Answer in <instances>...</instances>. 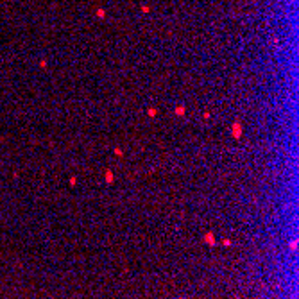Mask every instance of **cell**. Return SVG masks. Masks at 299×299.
<instances>
[{"label":"cell","instance_id":"obj_1","mask_svg":"<svg viewBox=\"0 0 299 299\" xmlns=\"http://www.w3.org/2000/svg\"><path fill=\"white\" fill-rule=\"evenodd\" d=\"M204 242H206V244H212V245H213V244H215V238H213V235H212V233H208V235L204 237Z\"/></svg>","mask_w":299,"mask_h":299},{"label":"cell","instance_id":"obj_2","mask_svg":"<svg viewBox=\"0 0 299 299\" xmlns=\"http://www.w3.org/2000/svg\"><path fill=\"white\" fill-rule=\"evenodd\" d=\"M97 14H99V16H104L106 13H104V9H99V11H97Z\"/></svg>","mask_w":299,"mask_h":299}]
</instances>
